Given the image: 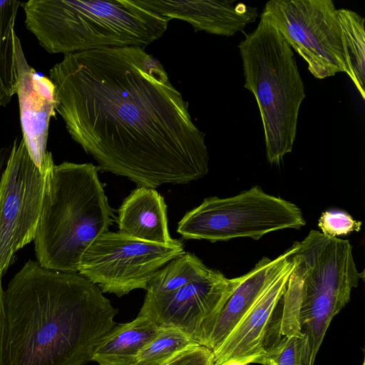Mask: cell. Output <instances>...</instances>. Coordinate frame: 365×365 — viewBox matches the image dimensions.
Wrapping results in <instances>:
<instances>
[{
	"instance_id": "cell-3",
	"label": "cell",
	"mask_w": 365,
	"mask_h": 365,
	"mask_svg": "<svg viewBox=\"0 0 365 365\" xmlns=\"http://www.w3.org/2000/svg\"><path fill=\"white\" fill-rule=\"evenodd\" d=\"M25 25L49 53L104 48H144L161 37L170 20L139 0H30Z\"/></svg>"
},
{
	"instance_id": "cell-26",
	"label": "cell",
	"mask_w": 365,
	"mask_h": 365,
	"mask_svg": "<svg viewBox=\"0 0 365 365\" xmlns=\"http://www.w3.org/2000/svg\"><path fill=\"white\" fill-rule=\"evenodd\" d=\"M227 365H247V364L237 362V361H231V362L228 363Z\"/></svg>"
},
{
	"instance_id": "cell-8",
	"label": "cell",
	"mask_w": 365,
	"mask_h": 365,
	"mask_svg": "<svg viewBox=\"0 0 365 365\" xmlns=\"http://www.w3.org/2000/svg\"><path fill=\"white\" fill-rule=\"evenodd\" d=\"M184 252L179 240L158 244L108 231L86 250L78 272L102 292L122 297L133 289H146L158 270Z\"/></svg>"
},
{
	"instance_id": "cell-11",
	"label": "cell",
	"mask_w": 365,
	"mask_h": 365,
	"mask_svg": "<svg viewBox=\"0 0 365 365\" xmlns=\"http://www.w3.org/2000/svg\"><path fill=\"white\" fill-rule=\"evenodd\" d=\"M240 280L241 276L228 279L220 271L210 269L174 292L146 294L138 314L150 318L160 327L178 329L198 343Z\"/></svg>"
},
{
	"instance_id": "cell-5",
	"label": "cell",
	"mask_w": 365,
	"mask_h": 365,
	"mask_svg": "<svg viewBox=\"0 0 365 365\" xmlns=\"http://www.w3.org/2000/svg\"><path fill=\"white\" fill-rule=\"evenodd\" d=\"M111 216L96 166L54 164L34 240L37 262L51 270L78 272L86 250L108 231Z\"/></svg>"
},
{
	"instance_id": "cell-4",
	"label": "cell",
	"mask_w": 365,
	"mask_h": 365,
	"mask_svg": "<svg viewBox=\"0 0 365 365\" xmlns=\"http://www.w3.org/2000/svg\"><path fill=\"white\" fill-rule=\"evenodd\" d=\"M294 243L290 255L293 268L283 296L281 334H305L309 365H314L331 321L349 302L364 272L356 269L348 240L312 230Z\"/></svg>"
},
{
	"instance_id": "cell-22",
	"label": "cell",
	"mask_w": 365,
	"mask_h": 365,
	"mask_svg": "<svg viewBox=\"0 0 365 365\" xmlns=\"http://www.w3.org/2000/svg\"><path fill=\"white\" fill-rule=\"evenodd\" d=\"M309 345L305 334L282 336L252 363L262 365H309Z\"/></svg>"
},
{
	"instance_id": "cell-20",
	"label": "cell",
	"mask_w": 365,
	"mask_h": 365,
	"mask_svg": "<svg viewBox=\"0 0 365 365\" xmlns=\"http://www.w3.org/2000/svg\"><path fill=\"white\" fill-rule=\"evenodd\" d=\"M209 269L194 254L184 252L155 273L146 294L158 295L174 292L200 277Z\"/></svg>"
},
{
	"instance_id": "cell-19",
	"label": "cell",
	"mask_w": 365,
	"mask_h": 365,
	"mask_svg": "<svg viewBox=\"0 0 365 365\" xmlns=\"http://www.w3.org/2000/svg\"><path fill=\"white\" fill-rule=\"evenodd\" d=\"M336 14L341 31L345 73L364 99L365 19L356 12L347 9H337Z\"/></svg>"
},
{
	"instance_id": "cell-28",
	"label": "cell",
	"mask_w": 365,
	"mask_h": 365,
	"mask_svg": "<svg viewBox=\"0 0 365 365\" xmlns=\"http://www.w3.org/2000/svg\"><path fill=\"white\" fill-rule=\"evenodd\" d=\"M362 365H365L364 361H363Z\"/></svg>"
},
{
	"instance_id": "cell-7",
	"label": "cell",
	"mask_w": 365,
	"mask_h": 365,
	"mask_svg": "<svg viewBox=\"0 0 365 365\" xmlns=\"http://www.w3.org/2000/svg\"><path fill=\"white\" fill-rule=\"evenodd\" d=\"M305 224L295 204L256 185L232 197L205 198L183 216L177 232L185 239L215 242L237 237L258 240L267 233L299 230Z\"/></svg>"
},
{
	"instance_id": "cell-24",
	"label": "cell",
	"mask_w": 365,
	"mask_h": 365,
	"mask_svg": "<svg viewBox=\"0 0 365 365\" xmlns=\"http://www.w3.org/2000/svg\"><path fill=\"white\" fill-rule=\"evenodd\" d=\"M170 365H215L214 356L210 349L198 346L178 355Z\"/></svg>"
},
{
	"instance_id": "cell-10",
	"label": "cell",
	"mask_w": 365,
	"mask_h": 365,
	"mask_svg": "<svg viewBox=\"0 0 365 365\" xmlns=\"http://www.w3.org/2000/svg\"><path fill=\"white\" fill-rule=\"evenodd\" d=\"M50 170L41 171L23 139L16 138L0 175V276L35 238Z\"/></svg>"
},
{
	"instance_id": "cell-6",
	"label": "cell",
	"mask_w": 365,
	"mask_h": 365,
	"mask_svg": "<svg viewBox=\"0 0 365 365\" xmlns=\"http://www.w3.org/2000/svg\"><path fill=\"white\" fill-rule=\"evenodd\" d=\"M245 88L260 112L266 155L279 163L292 150L304 86L294 54L283 35L261 14L257 28L238 46Z\"/></svg>"
},
{
	"instance_id": "cell-23",
	"label": "cell",
	"mask_w": 365,
	"mask_h": 365,
	"mask_svg": "<svg viewBox=\"0 0 365 365\" xmlns=\"http://www.w3.org/2000/svg\"><path fill=\"white\" fill-rule=\"evenodd\" d=\"M322 233L331 237L346 235L352 232H359L361 222L354 220L349 213L338 210L322 212L318 220Z\"/></svg>"
},
{
	"instance_id": "cell-14",
	"label": "cell",
	"mask_w": 365,
	"mask_h": 365,
	"mask_svg": "<svg viewBox=\"0 0 365 365\" xmlns=\"http://www.w3.org/2000/svg\"><path fill=\"white\" fill-rule=\"evenodd\" d=\"M149 9L167 18L185 21L195 31L232 36L255 21L257 8L234 1L139 0Z\"/></svg>"
},
{
	"instance_id": "cell-27",
	"label": "cell",
	"mask_w": 365,
	"mask_h": 365,
	"mask_svg": "<svg viewBox=\"0 0 365 365\" xmlns=\"http://www.w3.org/2000/svg\"><path fill=\"white\" fill-rule=\"evenodd\" d=\"M174 358H173L172 359H170V360H169V361H166V362H165V363H163L162 364H160V365H170V364H171V362H172V361L173 360ZM132 365H136V364H133Z\"/></svg>"
},
{
	"instance_id": "cell-9",
	"label": "cell",
	"mask_w": 365,
	"mask_h": 365,
	"mask_svg": "<svg viewBox=\"0 0 365 365\" xmlns=\"http://www.w3.org/2000/svg\"><path fill=\"white\" fill-rule=\"evenodd\" d=\"M336 11L331 0H271L262 14L323 79L346 72Z\"/></svg>"
},
{
	"instance_id": "cell-2",
	"label": "cell",
	"mask_w": 365,
	"mask_h": 365,
	"mask_svg": "<svg viewBox=\"0 0 365 365\" xmlns=\"http://www.w3.org/2000/svg\"><path fill=\"white\" fill-rule=\"evenodd\" d=\"M9 365H85L118 309L78 272L29 259L4 290Z\"/></svg>"
},
{
	"instance_id": "cell-15",
	"label": "cell",
	"mask_w": 365,
	"mask_h": 365,
	"mask_svg": "<svg viewBox=\"0 0 365 365\" xmlns=\"http://www.w3.org/2000/svg\"><path fill=\"white\" fill-rule=\"evenodd\" d=\"M295 244L278 257H262L250 272L241 276L240 283L217 315L205 328L199 344L214 352L250 309L262 292L282 269Z\"/></svg>"
},
{
	"instance_id": "cell-13",
	"label": "cell",
	"mask_w": 365,
	"mask_h": 365,
	"mask_svg": "<svg viewBox=\"0 0 365 365\" xmlns=\"http://www.w3.org/2000/svg\"><path fill=\"white\" fill-rule=\"evenodd\" d=\"M14 43L22 139L31 160L46 173L54 165L51 153L47 151V141L49 123L58 103L56 88L48 77L29 65L16 34Z\"/></svg>"
},
{
	"instance_id": "cell-25",
	"label": "cell",
	"mask_w": 365,
	"mask_h": 365,
	"mask_svg": "<svg viewBox=\"0 0 365 365\" xmlns=\"http://www.w3.org/2000/svg\"><path fill=\"white\" fill-rule=\"evenodd\" d=\"M1 279L0 276V365H9L7 317Z\"/></svg>"
},
{
	"instance_id": "cell-21",
	"label": "cell",
	"mask_w": 365,
	"mask_h": 365,
	"mask_svg": "<svg viewBox=\"0 0 365 365\" xmlns=\"http://www.w3.org/2000/svg\"><path fill=\"white\" fill-rule=\"evenodd\" d=\"M200 346L182 331L161 327L156 336L139 353L136 365H160L180 354Z\"/></svg>"
},
{
	"instance_id": "cell-12",
	"label": "cell",
	"mask_w": 365,
	"mask_h": 365,
	"mask_svg": "<svg viewBox=\"0 0 365 365\" xmlns=\"http://www.w3.org/2000/svg\"><path fill=\"white\" fill-rule=\"evenodd\" d=\"M292 268L289 255L282 269L212 352L215 365L252 363L282 338L283 296Z\"/></svg>"
},
{
	"instance_id": "cell-18",
	"label": "cell",
	"mask_w": 365,
	"mask_h": 365,
	"mask_svg": "<svg viewBox=\"0 0 365 365\" xmlns=\"http://www.w3.org/2000/svg\"><path fill=\"white\" fill-rule=\"evenodd\" d=\"M23 2L0 0V106L6 107L17 91L18 70L14 29L19 8Z\"/></svg>"
},
{
	"instance_id": "cell-17",
	"label": "cell",
	"mask_w": 365,
	"mask_h": 365,
	"mask_svg": "<svg viewBox=\"0 0 365 365\" xmlns=\"http://www.w3.org/2000/svg\"><path fill=\"white\" fill-rule=\"evenodd\" d=\"M160 329L152 319L139 314L132 322L118 324L99 341L92 361L99 365H132Z\"/></svg>"
},
{
	"instance_id": "cell-16",
	"label": "cell",
	"mask_w": 365,
	"mask_h": 365,
	"mask_svg": "<svg viewBox=\"0 0 365 365\" xmlns=\"http://www.w3.org/2000/svg\"><path fill=\"white\" fill-rule=\"evenodd\" d=\"M119 232L153 243L173 242L168 227L164 198L155 189L138 187L123 200L118 210Z\"/></svg>"
},
{
	"instance_id": "cell-1",
	"label": "cell",
	"mask_w": 365,
	"mask_h": 365,
	"mask_svg": "<svg viewBox=\"0 0 365 365\" xmlns=\"http://www.w3.org/2000/svg\"><path fill=\"white\" fill-rule=\"evenodd\" d=\"M48 78L68 133L101 170L153 189L207 174L205 133L163 65L144 48L65 55Z\"/></svg>"
}]
</instances>
